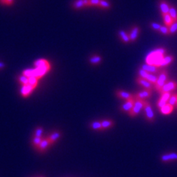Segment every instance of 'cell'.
<instances>
[{
	"mask_svg": "<svg viewBox=\"0 0 177 177\" xmlns=\"http://www.w3.org/2000/svg\"><path fill=\"white\" fill-rule=\"evenodd\" d=\"M167 50L165 48L159 47L156 48L154 50L151 51L146 57V64H151V65H155L158 66L159 65L160 62H161L162 59L164 58Z\"/></svg>",
	"mask_w": 177,
	"mask_h": 177,
	"instance_id": "6da1fadb",
	"label": "cell"
},
{
	"mask_svg": "<svg viewBox=\"0 0 177 177\" xmlns=\"http://www.w3.org/2000/svg\"><path fill=\"white\" fill-rule=\"evenodd\" d=\"M168 73L166 69H162L159 71L158 75L157 81L154 85V89L156 90L158 93H159L161 88L163 87V86L168 81Z\"/></svg>",
	"mask_w": 177,
	"mask_h": 177,
	"instance_id": "7a4b0ae2",
	"label": "cell"
},
{
	"mask_svg": "<svg viewBox=\"0 0 177 177\" xmlns=\"http://www.w3.org/2000/svg\"><path fill=\"white\" fill-rule=\"evenodd\" d=\"M146 100H136L134 102V106L132 108V110L128 112L129 117L134 118L136 117L139 114L142 110L144 109V106Z\"/></svg>",
	"mask_w": 177,
	"mask_h": 177,
	"instance_id": "3957f363",
	"label": "cell"
},
{
	"mask_svg": "<svg viewBox=\"0 0 177 177\" xmlns=\"http://www.w3.org/2000/svg\"><path fill=\"white\" fill-rule=\"evenodd\" d=\"M144 112H145V116L146 120L151 123H154L155 120V115L154 113V111H153L151 104L147 100L145 101V106H144Z\"/></svg>",
	"mask_w": 177,
	"mask_h": 177,
	"instance_id": "277c9868",
	"label": "cell"
},
{
	"mask_svg": "<svg viewBox=\"0 0 177 177\" xmlns=\"http://www.w3.org/2000/svg\"><path fill=\"white\" fill-rule=\"evenodd\" d=\"M176 89H177V81H168L164 85L163 87L161 88L159 94L161 95V94L167 93V92L171 93V92L175 91Z\"/></svg>",
	"mask_w": 177,
	"mask_h": 177,
	"instance_id": "5b68a950",
	"label": "cell"
},
{
	"mask_svg": "<svg viewBox=\"0 0 177 177\" xmlns=\"http://www.w3.org/2000/svg\"><path fill=\"white\" fill-rule=\"evenodd\" d=\"M153 91L149 89H143L141 91L136 92L134 94V97L136 100H147L152 96Z\"/></svg>",
	"mask_w": 177,
	"mask_h": 177,
	"instance_id": "8992f818",
	"label": "cell"
},
{
	"mask_svg": "<svg viewBox=\"0 0 177 177\" xmlns=\"http://www.w3.org/2000/svg\"><path fill=\"white\" fill-rule=\"evenodd\" d=\"M62 136V132L59 130H55L52 132L50 134H48V136H47V140H49V143H50L51 146L53 145L54 144H55L57 142L60 140V138Z\"/></svg>",
	"mask_w": 177,
	"mask_h": 177,
	"instance_id": "52a82bcc",
	"label": "cell"
},
{
	"mask_svg": "<svg viewBox=\"0 0 177 177\" xmlns=\"http://www.w3.org/2000/svg\"><path fill=\"white\" fill-rule=\"evenodd\" d=\"M136 84L139 85L140 86H141L143 89H149V90H154V84H151V82H149L146 79H144L143 77H140L138 76L136 78Z\"/></svg>",
	"mask_w": 177,
	"mask_h": 177,
	"instance_id": "ba28073f",
	"label": "cell"
},
{
	"mask_svg": "<svg viewBox=\"0 0 177 177\" xmlns=\"http://www.w3.org/2000/svg\"><path fill=\"white\" fill-rule=\"evenodd\" d=\"M135 100H136V99L134 98V97H132V98L125 100L124 103H123V104L120 106V112H123V113H128V112L132 110L133 106H134Z\"/></svg>",
	"mask_w": 177,
	"mask_h": 177,
	"instance_id": "9c48e42d",
	"label": "cell"
},
{
	"mask_svg": "<svg viewBox=\"0 0 177 177\" xmlns=\"http://www.w3.org/2000/svg\"><path fill=\"white\" fill-rule=\"evenodd\" d=\"M114 93H115L116 97H118L119 99L123 100H125V101L127 100H129V99L132 98V97H134V94L131 93V92H126V91H123V90L119 89V88L116 89Z\"/></svg>",
	"mask_w": 177,
	"mask_h": 177,
	"instance_id": "30bf717a",
	"label": "cell"
},
{
	"mask_svg": "<svg viewBox=\"0 0 177 177\" xmlns=\"http://www.w3.org/2000/svg\"><path fill=\"white\" fill-rule=\"evenodd\" d=\"M140 33V27L137 25H133L131 27L130 31H129L128 35L130 37V41L131 42H134L136 41L137 39L138 36H139Z\"/></svg>",
	"mask_w": 177,
	"mask_h": 177,
	"instance_id": "8fae6325",
	"label": "cell"
},
{
	"mask_svg": "<svg viewBox=\"0 0 177 177\" xmlns=\"http://www.w3.org/2000/svg\"><path fill=\"white\" fill-rule=\"evenodd\" d=\"M50 146L51 145L50 143H49V140H47V138L44 137L40 145L36 148V150L38 151V153H40V154H44V153H45L46 151L48 150V148H49Z\"/></svg>",
	"mask_w": 177,
	"mask_h": 177,
	"instance_id": "7c38bea8",
	"label": "cell"
},
{
	"mask_svg": "<svg viewBox=\"0 0 177 177\" xmlns=\"http://www.w3.org/2000/svg\"><path fill=\"white\" fill-rule=\"evenodd\" d=\"M158 6L161 14H168L170 10V5L167 0H158Z\"/></svg>",
	"mask_w": 177,
	"mask_h": 177,
	"instance_id": "4fadbf2b",
	"label": "cell"
},
{
	"mask_svg": "<svg viewBox=\"0 0 177 177\" xmlns=\"http://www.w3.org/2000/svg\"><path fill=\"white\" fill-rule=\"evenodd\" d=\"M160 160H161L162 162H165V163L177 161V153L171 152L168 153V154H165L162 155V156H160Z\"/></svg>",
	"mask_w": 177,
	"mask_h": 177,
	"instance_id": "5bb4252c",
	"label": "cell"
},
{
	"mask_svg": "<svg viewBox=\"0 0 177 177\" xmlns=\"http://www.w3.org/2000/svg\"><path fill=\"white\" fill-rule=\"evenodd\" d=\"M171 93H169V92L161 94L159 99L158 100L157 103H156V106H157L158 109L161 108L162 106H164L165 104L168 103V100L170 98V96H171Z\"/></svg>",
	"mask_w": 177,
	"mask_h": 177,
	"instance_id": "9a60e30c",
	"label": "cell"
},
{
	"mask_svg": "<svg viewBox=\"0 0 177 177\" xmlns=\"http://www.w3.org/2000/svg\"><path fill=\"white\" fill-rule=\"evenodd\" d=\"M175 58L174 56L172 55H165L164 58L162 59L161 62H160L159 65V67H165V66H168L169 64H172V63L174 61Z\"/></svg>",
	"mask_w": 177,
	"mask_h": 177,
	"instance_id": "2e32d148",
	"label": "cell"
},
{
	"mask_svg": "<svg viewBox=\"0 0 177 177\" xmlns=\"http://www.w3.org/2000/svg\"><path fill=\"white\" fill-rule=\"evenodd\" d=\"M140 67H141L142 69H143L145 71H146L148 72V73H151V74L159 73L160 68H159L158 66H156L155 65H151V64H142Z\"/></svg>",
	"mask_w": 177,
	"mask_h": 177,
	"instance_id": "e0dca14e",
	"label": "cell"
},
{
	"mask_svg": "<svg viewBox=\"0 0 177 177\" xmlns=\"http://www.w3.org/2000/svg\"><path fill=\"white\" fill-rule=\"evenodd\" d=\"M35 87H33L31 85H27V86H22L21 89V95L23 97H27L29 95H30V94L32 93L33 90L35 89Z\"/></svg>",
	"mask_w": 177,
	"mask_h": 177,
	"instance_id": "ac0fdd59",
	"label": "cell"
},
{
	"mask_svg": "<svg viewBox=\"0 0 177 177\" xmlns=\"http://www.w3.org/2000/svg\"><path fill=\"white\" fill-rule=\"evenodd\" d=\"M100 123H101V125H102L103 130L104 131L113 128V127L114 126V125H115L114 121L112 120H109V119L102 120H100Z\"/></svg>",
	"mask_w": 177,
	"mask_h": 177,
	"instance_id": "d6986e66",
	"label": "cell"
},
{
	"mask_svg": "<svg viewBox=\"0 0 177 177\" xmlns=\"http://www.w3.org/2000/svg\"><path fill=\"white\" fill-rule=\"evenodd\" d=\"M173 108H174V106H171V104H169L168 103L167 104H165V106H162L161 108H159V112L162 114H164V115H167V114H171L173 112Z\"/></svg>",
	"mask_w": 177,
	"mask_h": 177,
	"instance_id": "ffe728a7",
	"label": "cell"
},
{
	"mask_svg": "<svg viewBox=\"0 0 177 177\" xmlns=\"http://www.w3.org/2000/svg\"><path fill=\"white\" fill-rule=\"evenodd\" d=\"M118 36H119L120 38L121 41L123 42V43L128 44L131 42L128 33L125 32V31L123 30H120L118 31Z\"/></svg>",
	"mask_w": 177,
	"mask_h": 177,
	"instance_id": "44dd1931",
	"label": "cell"
},
{
	"mask_svg": "<svg viewBox=\"0 0 177 177\" xmlns=\"http://www.w3.org/2000/svg\"><path fill=\"white\" fill-rule=\"evenodd\" d=\"M102 61H103L102 56H100V55H93L88 58V61H89V63L92 64V65L94 66L98 65V64H100L101 62H102Z\"/></svg>",
	"mask_w": 177,
	"mask_h": 177,
	"instance_id": "7402d4cb",
	"label": "cell"
},
{
	"mask_svg": "<svg viewBox=\"0 0 177 177\" xmlns=\"http://www.w3.org/2000/svg\"><path fill=\"white\" fill-rule=\"evenodd\" d=\"M89 127L91 128L92 130L94 131H97V132H103V128L102 127V125H101L100 120H96V121H92L89 123Z\"/></svg>",
	"mask_w": 177,
	"mask_h": 177,
	"instance_id": "603a6c76",
	"label": "cell"
},
{
	"mask_svg": "<svg viewBox=\"0 0 177 177\" xmlns=\"http://www.w3.org/2000/svg\"><path fill=\"white\" fill-rule=\"evenodd\" d=\"M162 18H163V22H164V25H165L166 27H170L171 25L174 22L173 19L171 18V16H170L169 14H162Z\"/></svg>",
	"mask_w": 177,
	"mask_h": 177,
	"instance_id": "cb8c5ba5",
	"label": "cell"
},
{
	"mask_svg": "<svg viewBox=\"0 0 177 177\" xmlns=\"http://www.w3.org/2000/svg\"><path fill=\"white\" fill-rule=\"evenodd\" d=\"M17 81L18 84L22 85V86H27L29 84V77L24 75H21L17 77Z\"/></svg>",
	"mask_w": 177,
	"mask_h": 177,
	"instance_id": "d4e9b609",
	"label": "cell"
},
{
	"mask_svg": "<svg viewBox=\"0 0 177 177\" xmlns=\"http://www.w3.org/2000/svg\"><path fill=\"white\" fill-rule=\"evenodd\" d=\"M168 14H170V16H171V18H173V21H177V8L176 6H174L173 5H171Z\"/></svg>",
	"mask_w": 177,
	"mask_h": 177,
	"instance_id": "484cf974",
	"label": "cell"
},
{
	"mask_svg": "<svg viewBox=\"0 0 177 177\" xmlns=\"http://www.w3.org/2000/svg\"><path fill=\"white\" fill-rule=\"evenodd\" d=\"M177 103V93L176 92H171L170 98L168 100V103L171 104V106H176Z\"/></svg>",
	"mask_w": 177,
	"mask_h": 177,
	"instance_id": "4316f807",
	"label": "cell"
},
{
	"mask_svg": "<svg viewBox=\"0 0 177 177\" xmlns=\"http://www.w3.org/2000/svg\"><path fill=\"white\" fill-rule=\"evenodd\" d=\"M43 133H44L43 127L38 126L36 127V129H35L33 136H37V137H43Z\"/></svg>",
	"mask_w": 177,
	"mask_h": 177,
	"instance_id": "83f0119b",
	"label": "cell"
},
{
	"mask_svg": "<svg viewBox=\"0 0 177 177\" xmlns=\"http://www.w3.org/2000/svg\"><path fill=\"white\" fill-rule=\"evenodd\" d=\"M44 137H37V136H33L32 138V145L33 146L36 148L38 145H40V143H41L42 140H43Z\"/></svg>",
	"mask_w": 177,
	"mask_h": 177,
	"instance_id": "f1b7e54d",
	"label": "cell"
},
{
	"mask_svg": "<svg viewBox=\"0 0 177 177\" xmlns=\"http://www.w3.org/2000/svg\"><path fill=\"white\" fill-rule=\"evenodd\" d=\"M161 25L159 23H156V22H150L149 23V27H151V29L153 30L156 31V32H159V30H160V27H161Z\"/></svg>",
	"mask_w": 177,
	"mask_h": 177,
	"instance_id": "f546056e",
	"label": "cell"
},
{
	"mask_svg": "<svg viewBox=\"0 0 177 177\" xmlns=\"http://www.w3.org/2000/svg\"><path fill=\"white\" fill-rule=\"evenodd\" d=\"M157 78H158V76L154 75V74L149 73L148 75L146 80L148 81L149 82H151L152 84H154V86L155 84L156 83V81H157Z\"/></svg>",
	"mask_w": 177,
	"mask_h": 177,
	"instance_id": "4dcf8cb0",
	"label": "cell"
},
{
	"mask_svg": "<svg viewBox=\"0 0 177 177\" xmlns=\"http://www.w3.org/2000/svg\"><path fill=\"white\" fill-rule=\"evenodd\" d=\"M15 0H0V5L4 7H10L14 4Z\"/></svg>",
	"mask_w": 177,
	"mask_h": 177,
	"instance_id": "1f68e13d",
	"label": "cell"
},
{
	"mask_svg": "<svg viewBox=\"0 0 177 177\" xmlns=\"http://www.w3.org/2000/svg\"><path fill=\"white\" fill-rule=\"evenodd\" d=\"M177 33V21L174 22L171 27H169V33L170 35H174Z\"/></svg>",
	"mask_w": 177,
	"mask_h": 177,
	"instance_id": "d6a6232c",
	"label": "cell"
},
{
	"mask_svg": "<svg viewBox=\"0 0 177 177\" xmlns=\"http://www.w3.org/2000/svg\"><path fill=\"white\" fill-rule=\"evenodd\" d=\"M159 33H161L162 35H165V36H170L169 33V27H166L165 25H162L159 30Z\"/></svg>",
	"mask_w": 177,
	"mask_h": 177,
	"instance_id": "836d02e7",
	"label": "cell"
},
{
	"mask_svg": "<svg viewBox=\"0 0 177 177\" xmlns=\"http://www.w3.org/2000/svg\"><path fill=\"white\" fill-rule=\"evenodd\" d=\"M148 74L149 73L145 71V70H144L143 69H142L141 67H140L139 69H138V75H139V77H143V78L144 79H146Z\"/></svg>",
	"mask_w": 177,
	"mask_h": 177,
	"instance_id": "e575fe53",
	"label": "cell"
},
{
	"mask_svg": "<svg viewBox=\"0 0 177 177\" xmlns=\"http://www.w3.org/2000/svg\"><path fill=\"white\" fill-rule=\"evenodd\" d=\"M5 68V64L2 62H0V70H2Z\"/></svg>",
	"mask_w": 177,
	"mask_h": 177,
	"instance_id": "d590c367",
	"label": "cell"
},
{
	"mask_svg": "<svg viewBox=\"0 0 177 177\" xmlns=\"http://www.w3.org/2000/svg\"><path fill=\"white\" fill-rule=\"evenodd\" d=\"M38 177H44V176H38Z\"/></svg>",
	"mask_w": 177,
	"mask_h": 177,
	"instance_id": "8d00e7d4",
	"label": "cell"
},
{
	"mask_svg": "<svg viewBox=\"0 0 177 177\" xmlns=\"http://www.w3.org/2000/svg\"><path fill=\"white\" fill-rule=\"evenodd\" d=\"M176 107H177V103H176Z\"/></svg>",
	"mask_w": 177,
	"mask_h": 177,
	"instance_id": "74e56055",
	"label": "cell"
}]
</instances>
